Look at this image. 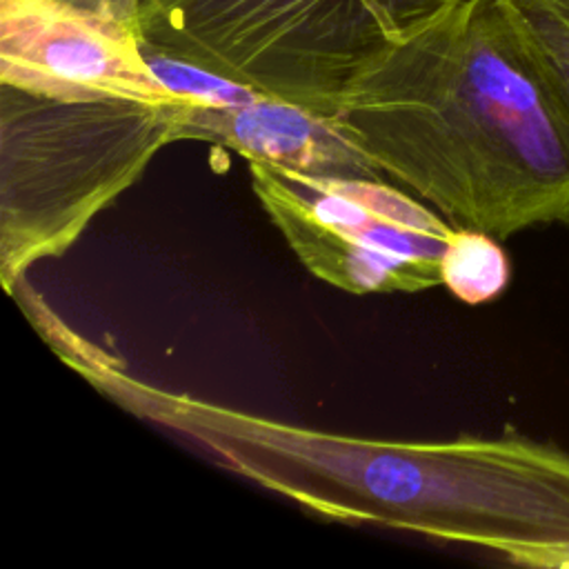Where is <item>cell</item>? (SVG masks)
<instances>
[{"mask_svg":"<svg viewBox=\"0 0 569 569\" xmlns=\"http://www.w3.org/2000/svg\"><path fill=\"white\" fill-rule=\"evenodd\" d=\"M73 369L124 411L322 520L476 545L527 567H569V451L547 442L298 427L142 382L96 345Z\"/></svg>","mask_w":569,"mask_h":569,"instance_id":"1","label":"cell"},{"mask_svg":"<svg viewBox=\"0 0 569 569\" xmlns=\"http://www.w3.org/2000/svg\"><path fill=\"white\" fill-rule=\"evenodd\" d=\"M338 127L453 227L569 224V116L507 0H456L349 87Z\"/></svg>","mask_w":569,"mask_h":569,"instance_id":"2","label":"cell"},{"mask_svg":"<svg viewBox=\"0 0 569 569\" xmlns=\"http://www.w3.org/2000/svg\"><path fill=\"white\" fill-rule=\"evenodd\" d=\"M187 104L60 100L0 82V278L9 293L180 140Z\"/></svg>","mask_w":569,"mask_h":569,"instance_id":"3","label":"cell"},{"mask_svg":"<svg viewBox=\"0 0 569 569\" xmlns=\"http://www.w3.org/2000/svg\"><path fill=\"white\" fill-rule=\"evenodd\" d=\"M456 0H138L142 47L333 118L385 51Z\"/></svg>","mask_w":569,"mask_h":569,"instance_id":"4","label":"cell"},{"mask_svg":"<svg viewBox=\"0 0 569 569\" xmlns=\"http://www.w3.org/2000/svg\"><path fill=\"white\" fill-rule=\"evenodd\" d=\"M251 189L302 267L349 293L440 284L453 224L382 178H322L249 162Z\"/></svg>","mask_w":569,"mask_h":569,"instance_id":"5","label":"cell"},{"mask_svg":"<svg viewBox=\"0 0 569 569\" xmlns=\"http://www.w3.org/2000/svg\"><path fill=\"white\" fill-rule=\"evenodd\" d=\"M0 82L60 100L184 102L131 24L67 0H0Z\"/></svg>","mask_w":569,"mask_h":569,"instance_id":"6","label":"cell"},{"mask_svg":"<svg viewBox=\"0 0 569 569\" xmlns=\"http://www.w3.org/2000/svg\"><path fill=\"white\" fill-rule=\"evenodd\" d=\"M180 140L229 147L249 162L322 178H385L380 167L338 127L336 118L258 93L227 104H187Z\"/></svg>","mask_w":569,"mask_h":569,"instance_id":"7","label":"cell"},{"mask_svg":"<svg viewBox=\"0 0 569 569\" xmlns=\"http://www.w3.org/2000/svg\"><path fill=\"white\" fill-rule=\"evenodd\" d=\"M509 280L511 262L496 236L453 229L440 264V284L465 305H482L498 298Z\"/></svg>","mask_w":569,"mask_h":569,"instance_id":"8","label":"cell"},{"mask_svg":"<svg viewBox=\"0 0 569 569\" xmlns=\"http://www.w3.org/2000/svg\"><path fill=\"white\" fill-rule=\"evenodd\" d=\"M569 116V24L545 0H507Z\"/></svg>","mask_w":569,"mask_h":569,"instance_id":"9","label":"cell"},{"mask_svg":"<svg viewBox=\"0 0 569 569\" xmlns=\"http://www.w3.org/2000/svg\"><path fill=\"white\" fill-rule=\"evenodd\" d=\"M144 58L158 80L180 100L189 104L200 107H227V104H240L258 96V91L233 82L229 78H222L218 73H211L202 67L189 64L184 60L151 51L142 47Z\"/></svg>","mask_w":569,"mask_h":569,"instance_id":"10","label":"cell"},{"mask_svg":"<svg viewBox=\"0 0 569 569\" xmlns=\"http://www.w3.org/2000/svg\"><path fill=\"white\" fill-rule=\"evenodd\" d=\"M84 9H93L100 13H107L111 18H118L136 29V13H138V0H67ZM138 33V31H136Z\"/></svg>","mask_w":569,"mask_h":569,"instance_id":"11","label":"cell"},{"mask_svg":"<svg viewBox=\"0 0 569 569\" xmlns=\"http://www.w3.org/2000/svg\"><path fill=\"white\" fill-rule=\"evenodd\" d=\"M569 24V0H545Z\"/></svg>","mask_w":569,"mask_h":569,"instance_id":"12","label":"cell"}]
</instances>
